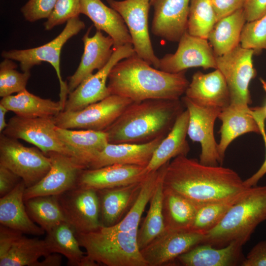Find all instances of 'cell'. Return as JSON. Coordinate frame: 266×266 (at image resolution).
I'll list each match as a JSON object with an SVG mask.
<instances>
[{
    "label": "cell",
    "mask_w": 266,
    "mask_h": 266,
    "mask_svg": "<svg viewBox=\"0 0 266 266\" xmlns=\"http://www.w3.org/2000/svg\"><path fill=\"white\" fill-rule=\"evenodd\" d=\"M243 8L247 22L258 19L266 13V0H246Z\"/></svg>",
    "instance_id": "49"
},
{
    "label": "cell",
    "mask_w": 266,
    "mask_h": 266,
    "mask_svg": "<svg viewBox=\"0 0 266 266\" xmlns=\"http://www.w3.org/2000/svg\"><path fill=\"white\" fill-rule=\"evenodd\" d=\"M143 180L128 185L97 191L101 227L114 226L125 217L134 202Z\"/></svg>",
    "instance_id": "25"
},
{
    "label": "cell",
    "mask_w": 266,
    "mask_h": 266,
    "mask_svg": "<svg viewBox=\"0 0 266 266\" xmlns=\"http://www.w3.org/2000/svg\"><path fill=\"white\" fill-rule=\"evenodd\" d=\"M186 70L171 73L156 68L135 53L121 60L112 68L107 87L110 95L133 102L147 100H180L190 82Z\"/></svg>",
    "instance_id": "2"
},
{
    "label": "cell",
    "mask_w": 266,
    "mask_h": 266,
    "mask_svg": "<svg viewBox=\"0 0 266 266\" xmlns=\"http://www.w3.org/2000/svg\"><path fill=\"white\" fill-rule=\"evenodd\" d=\"M242 246L235 243L221 248L207 243H200L177 257L184 266H241L245 258Z\"/></svg>",
    "instance_id": "27"
},
{
    "label": "cell",
    "mask_w": 266,
    "mask_h": 266,
    "mask_svg": "<svg viewBox=\"0 0 266 266\" xmlns=\"http://www.w3.org/2000/svg\"><path fill=\"white\" fill-rule=\"evenodd\" d=\"M132 102L128 98L111 95L81 110L62 111L54 117V121L63 129L104 131Z\"/></svg>",
    "instance_id": "8"
},
{
    "label": "cell",
    "mask_w": 266,
    "mask_h": 266,
    "mask_svg": "<svg viewBox=\"0 0 266 266\" xmlns=\"http://www.w3.org/2000/svg\"><path fill=\"white\" fill-rule=\"evenodd\" d=\"M66 222L75 233H86L101 227L96 190L77 187L58 196Z\"/></svg>",
    "instance_id": "13"
},
{
    "label": "cell",
    "mask_w": 266,
    "mask_h": 266,
    "mask_svg": "<svg viewBox=\"0 0 266 266\" xmlns=\"http://www.w3.org/2000/svg\"><path fill=\"white\" fill-rule=\"evenodd\" d=\"M15 61L4 59L0 64V96L1 98L26 89L30 71L20 72Z\"/></svg>",
    "instance_id": "40"
},
{
    "label": "cell",
    "mask_w": 266,
    "mask_h": 266,
    "mask_svg": "<svg viewBox=\"0 0 266 266\" xmlns=\"http://www.w3.org/2000/svg\"><path fill=\"white\" fill-rule=\"evenodd\" d=\"M218 118L222 121L217 148L222 165L226 151L234 139L249 133L260 134L261 131L249 106L230 104L222 109Z\"/></svg>",
    "instance_id": "23"
},
{
    "label": "cell",
    "mask_w": 266,
    "mask_h": 266,
    "mask_svg": "<svg viewBox=\"0 0 266 266\" xmlns=\"http://www.w3.org/2000/svg\"><path fill=\"white\" fill-rule=\"evenodd\" d=\"M26 188L22 180L12 191L0 198V225L23 233L42 235L45 231L31 219L26 209L24 200Z\"/></svg>",
    "instance_id": "26"
},
{
    "label": "cell",
    "mask_w": 266,
    "mask_h": 266,
    "mask_svg": "<svg viewBox=\"0 0 266 266\" xmlns=\"http://www.w3.org/2000/svg\"><path fill=\"white\" fill-rule=\"evenodd\" d=\"M194 67L217 69L216 56L207 39L192 35L187 31L178 41L175 52L160 59L159 69L176 73Z\"/></svg>",
    "instance_id": "16"
},
{
    "label": "cell",
    "mask_w": 266,
    "mask_h": 266,
    "mask_svg": "<svg viewBox=\"0 0 266 266\" xmlns=\"http://www.w3.org/2000/svg\"><path fill=\"white\" fill-rule=\"evenodd\" d=\"M57 0H29L21 8L25 19L34 22L47 19L51 14Z\"/></svg>",
    "instance_id": "43"
},
{
    "label": "cell",
    "mask_w": 266,
    "mask_h": 266,
    "mask_svg": "<svg viewBox=\"0 0 266 266\" xmlns=\"http://www.w3.org/2000/svg\"><path fill=\"white\" fill-rule=\"evenodd\" d=\"M203 234L192 231L165 230L140 250L148 266H164L201 243Z\"/></svg>",
    "instance_id": "17"
},
{
    "label": "cell",
    "mask_w": 266,
    "mask_h": 266,
    "mask_svg": "<svg viewBox=\"0 0 266 266\" xmlns=\"http://www.w3.org/2000/svg\"><path fill=\"white\" fill-rule=\"evenodd\" d=\"M46 155L50 158V169L37 183L25 189L24 201L38 196H58L77 187L80 174L86 169L73 157L56 152Z\"/></svg>",
    "instance_id": "15"
},
{
    "label": "cell",
    "mask_w": 266,
    "mask_h": 266,
    "mask_svg": "<svg viewBox=\"0 0 266 266\" xmlns=\"http://www.w3.org/2000/svg\"><path fill=\"white\" fill-rule=\"evenodd\" d=\"M191 0H156L151 24L152 33L170 42H178L187 31Z\"/></svg>",
    "instance_id": "18"
},
{
    "label": "cell",
    "mask_w": 266,
    "mask_h": 266,
    "mask_svg": "<svg viewBox=\"0 0 266 266\" xmlns=\"http://www.w3.org/2000/svg\"><path fill=\"white\" fill-rule=\"evenodd\" d=\"M246 22L242 8L216 22L207 40L216 56L226 54L240 44L242 31Z\"/></svg>",
    "instance_id": "30"
},
{
    "label": "cell",
    "mask_w": 266,
    "mask_h": 266,
    "mask_svg": "<svg viewBox=\"0 0 266 266\" xmlns=\"http://www.w3.org/2000/svg\"><path fill=\"white\" fill-rule=\"evenodd\" d=\"M134 53L133 46L131 44L114 49L111 58L104 67L96 73L88 76L73 91L68 93L63 111L80 110L111 95L107 81L112 68L121 60Z\"/></svg>",
    "instance_id": "14"
},
{
    "label": "cell",
    "mask_w": 266,
    "mask_h": 266,
    "mask_svg": "<svg viewBox=\"0 0 266 266\" xmlns=\"http://www.w3.org/2000/svg\"><path fill=\"white\" fill-rule=\"evenodd\" d=\"M253 50L240 44L230 52L216 56L217 69L223 75L231 97V104L249 106L252 103L249 91L251 81L256 75Z\"/></svg>",
    "instance_id": "9"
},
{
    "label": "cell",
    "mask_w": 266,
    "mask_h": 266,
    "mask_svg": "<svg viewBox=\"0 0 266 266\" xmlns=\"http://www.w3.org/2000/svg\"><path fill=\"white\" fill-rule=\"evenodd\" d=\"M138 230L107 232L100 228L75 235L92 262L107 266H148L138 245Z\"/></svg>",
    "instance_id": "5"
},
{
    "label": "cell",
    "mask_w": 266,
    "mask_h": 266,
    "mask_svg": "<svg viewBox=\"0 0 266 266\" xmlns=\"http://www.w3.org/2000/svg\"><path fill=\"white\" fill-rule=\"evenodd\" d=\"M57 135L86 168L93 158L108 143L104 131L67 129L56 127Z\"/></svg>",
    "instance_id": "28"
},
{
    "label": "cell",
    "mask_w": 266,
    "mask_h": 266,
    "mask_svg": "<svg viewBox=\"0 0 266 266\" xmlns=\"http://www.w3.org/2000/svg\"><path fill=\"white\" fill-rule=\"evenodd\" d=\"M261 82L263 85V87L264 90L266 91V82L263 79H261ZM264 113L266 116V102L264 106H262Z\"/></svg>",
    "instance_id": "52"
},
{
    "label": "cell",
    "mask_w": 266,
    "mask_h": 266,
    "mask_svg": "<svg viewBox=\"0 0 266 266\" xmlns=\"http://www.w3.org/2000/svg\"><path fill=\"white\" fill-rule=\"evenodd\" d=\"M243 195L229 200L210 202L200 205L190 231L203 234L210 231L220 223L230 208Z\"/></svg>",
    "instance_id": "39"
},
{
    "label": "cell",
    "mask_w": 266,
    "mask_h": 266,
    "mask_svg": "<svg viewBox=\"0 0 266 266\" xmlns=\"http://www.w3.org/2000/svg\"><path fill=\"white\" fill-rule=\"evenodd\" d=\"M80 0H57L54 8L44 24L45 30L49 31L57 26L79 17Z\"/></svg>",
    "instance_id": "42"
},
{
    "label": "cell",
    "mask_w": 266,
    "mask_h": 266,
    "mask_svg": "<svg viewBox=\"0 0 266 266\" xmlns=\"http://www.w3.org/2000/svg\"><path fill=\"white\" fill-rule=\"evenodd\" d=\"M0 104L16 115L27 118L54 117L63 110L60 101L41 98L26 89L15 95L2 98Z\"/></svg>",
    "instance_id": "31"
},
{
    "label": "cell",
    "mask_w": 266,
    "mask_h": 266,
    "mask_svg": "<svg viewBox=\"0 0 266 266\" xmlns=\"http://www.w3.org/2000/svg\"><path fill=\"white\" fill-rule=\"evenodd\" d=\"M85 27L79 17L66 22L62 32L54 39L41 46L27 49L3 51L1 56L20 63L22 71H30L32 67L42 62L49 63L54 68L60 86V101L64 109L68 94L67 83L62 79L60 69V55L64 45L72 36L77 34Z\"/></svg>",
    "instance_id": "6"
},
{
    "label": "cell",
    "mask_w": 266,
    "mask_h": 266,
    "mask_svg": "<svg viewBox=\"0 0 266 266\" xmlns=\"http://www.w3.org/2000/svg\"><path fill=\"white\" fill-rule=\"evenodd\" d=\"M240 44L244 48L253 50L254 54L266 50V13L258 19L246 22Z\"/></svg>",
    "instance_id": "41"
},
{
    "label": "cell",
    "mask_w": 266,
    "mask_h": 266,
    "mask_svg": "<svg viewBox=\"0 0 266 266\" xmlns=\"http://www.w3.org/2000/svg\"><path fill=\"white\" fill-rule=\"evenodd\" d=\"M54 117H11L0 133L33 144L45 154L58 152L74 158L72 152L63 143L56 131Z\"/></svg>",
    "instance_id": "11"
},
{
    "label": "cell",
    "mask_w": 266,
    "mask_h": 266,
    "mask_svg": "<svg viewBox=\"0 0 266 266\" xmlns=\"http://www.w3.org/2000/svg\"><path fill=\"white\" fill-rule=\"evenodd\" d=\"M22 180L10 169L0 166V197H2L12 191Z\"/></svg>",
    "instance_id": "47"
},
{
    "label": "cell",
    "mask_w": 266,
    "mask_h": 266,
    "mask_svg": "<svg viewBox=\"0 0 266 266\" xmlns=\"http://www.w3.org/2000/svg\"><path fill=\"white\" fill-rule=\"evenodd\" d=\"M166 164L157 170L147 174L143 180L141 188L134 202L125 217L114 226L101 227L102 230L118 232L138 229L142 214L154 193Z\"/></svg>",
    "instance_id": "34"
},
{
    "label": "cell",
    "mask_w": 266,
    "mask_h": 266,
    "mask_svg": "<svg viewBox=\"0 0 266 266\" xmlns=\"http://www.w3.org/2000/svg\"><path fill=\"white\" fill-rule=\"evenodd\" d=\"M184 107L181 100L133 102L104 132L109 143L149 142L166 136Z\"/></svg>",
    "instance_id": "3"
},
{
    "label": "cell",
    "mask_w": 266,
    "mask_h": 266,
    "mask_svg": "<svg viewBox=\"0 0 266 266\" xmlns=\"http://www.w3.org/2000/svg\"><path fill=\"white\" fill-rule=\"evenodd\" d=\"M250 109L251 113L256 120L260 129V134L262 136L266 148V158L259 169L250 177L244 180L245 186L248 187L257 186L259 180L266 174V131L265 128L266 116L262 106L250 107Z\"/></svg>",
    "instance_id": "44"
},
{
    "label": "cell",
    "mask_w": 266,
    "mask_h": 266,
    "mask_svg": "<svg viewBox=\"0 0 266 266\" xmlns=\"http://www.w3.org/2000/svg\"><path fill=\"white\" fill-rule=\"evenodd\" d=\"M241 266H266V239L259 241L253 247Z\"/></svg>",
    "instance_id": "45"
},
{
    "label": "cell",
    "mask_w": 266,
    "mask_h": 266,
    "mask_svg": "<svg viewBox=\"0 0 266 266\" xmlns=\"http://www.w3.org/2000/svg\"><path fill=\"white\" fill-rule=\"evenodd\" d=\"M217 21L211 0H191L187 32L206 38Z\"/></svg>",
    "instance_id": "38"
},
{
    "label": "cell",
    "mask_w": 266,
    "mask_h": 266,
    "mask_svg": "<svg viewBox=\"0 0 266 266\" xmlns=\"http://www.w3.org/2000/svg\"><path fill=\"white\" fill-rule=\"evenodd\" d=\"M165 137L142 144L108 143L91 161L87 168L95 169L113 164L146 167L154 152Z\"/></svg>",
    "instance_id": "21"
},
{
    "label": "cell",
    "mask_w": 266,
    "mask_h": 266,
    "mask_svg": "<svg viewBox=\"0 0 266 266\" xmlns=\"http://www.w3.org/2000/svg\"><path fill=\"white\" fill-rule=\"evenodd\" d=\"M8 111L3 105L0 104V133H1L5 129L7 123L5 121V115Z\"/></svg>",
    "instance_id": "51"
},
{
    "label": "cell",
    "mask_w": 266,
    "mask_h": 266,
    "mask_svg": "<svg viewBox=\"0 0 266 266\" xmlns=\"http://www.w3.org/2000/svg\"><path fill=\"white\" fill-rule=\"evenodd\" d=\"M46 233L44 240L50 253L64 255L69 266H87L86 255L81 249L75 231L68 223L63 222Z\"/></svg>",
    "instance_id": "33"
},
{
    "label": "cell",
    "mask_w": 266,
    "mask_h": 266,
    "mask_svg": "<svg viewBox=\"0 0 266 266\" xmlns=\"http://www.w3.org/2000/svg\"><path fill=\"white\" fill-rule=\"evenodd\" d=\"M162 181L164 188L199 206L240 197L250 188L233 169L203 165L187 156H177L166 164Z\"/></svg>",
    "instance_id": "1"
},
{
    "label": "cell",
    "mask_w": 266,
    "mask_h": 266,
    "mask_svg": "<svg viewBox=\"0 0 266 266\" xmlns=\"http://www.w3.org/2000/svg\"><path fill=\"white\" fill-rule=\"evenodd\" d=\"M0 166L20 176L28 188L46 175L51 164L50 157L37 147L25 146L18 139L0 133Z\"/></svg>",
    "instance_id": "7"
},
{
    "label": "cell",
    "mask_w": 266,
    "mask_h": 266,
    "mask_svg": "<svg viewBox=\"0 0 266 266\" xmlns=\"http://www.w3.org/2000/svg\"><path fill=\"white\" fill-rule=\"evenodd\" d=\"M62 258L60 254L53 253L44 257L42 261H38L35 266H59L62 264Z\"/></svg>",
    "instance_id": "50"
},
{
    "label": "cell",
    "mask_w": 266,
    "mask_h": 266,
    "mask_svg": "<svg viewBox=\"0 0 266 266\" xmlns=\"http://www.w3.org/2000/svg\"><path fill=\"white\" fill-rule=\"evenodd\" d=\"M145 167L132 165L113 164L102 167L83 169L77 186L96 191L139 182L147 174Z\"/></svg>",
    "instance_id": "20"
},
{
    "label": "cell",
    "mask_w": 266,
    "mask_h": 266,
    "mask_svg": "<svg viewBox=\"0 0 266 266\" xmlns=\"http://www.w3.org/2000/svg\"><path fill=\"white\" fill-rule=\"evenodd\" d=\"M199 205L163 187L162 210L165 230L190 231Z\"/></svg>",
    "instance_id": "32"
},
{
    "label": "cell",
    "mask_w": 266,
    "mask_h": 266,
    "mask_svg": "<svg viewBox=\"0 0 266 266\" xmlns=\"http://www.w3.org/2000/svg\"><path fill=\"white\" fill-rule=\"evenodd\" d=\"M150 0V4H151V5H153V4H154V3L155 2V1L156 0Z\"/></svg>",
    "instance_id": "53"
},
{
    "label": "cell",
    "mask_w": 266,
    "mask_h": 266,
    "mask_svg": "<svg viewBox=\"0 0 266 266\" xmlns=\"http://www.w3.org/2000/svg\"><path fill=\"white\" fill-rule=\"evenodd\" d=\"M181 100L189 112L187 135L201 146L200 162L208 166L222 165L214 134V123L222 109L198 104L186 96Z\"/></svg>",
    "instance_id": "12"
},
{
    "label": "cell",
    "mask_w": 266,
    "mask_h": 266,
    "mask_svg": "<svg viewBox=\"0 0 266 266\" xmlns=\"http://www.w3.org/2000/svg\"><path fill=\"white\" fill-rule=\"evenodd\" d=\"M163 175V173L149 201V208L145 218L138 230L137 242L140 250L165 230L162 210Z\"/></svg>",
    "instance_id": "37"
},
{
    "label": "cell",
    "mask_w": 266,
    "mask_h": 266,
    "mask_svg": "<svg viewBox=\"0 0 266 266\" xmlns=\"http://www.w3.org/2000/svg\"><path fill=\"white\" fill-rule=\"evenodd\" d=\"M23 234L19 231L0 225V258L6 255L14 242Z\"/></svg>",
    "instance_id": "48"
},
{
    "label": "cell",
    "mask_w": 266,
    "mask_h": 266,
    "mask_svg": "<svg viewBox=\"0 0 266 266\" xmlns=\"http://www.w3.org/2000/svg\"><path fill=\"white\" fill-rule=\"evenodd\" d=\"M90 30L91 28L82 38L84 51L80 64L75 72L68 77V93L92 74L94 70L104 67L114 51V41L110 36H104L99 30H97L93 36H90Z\"/></svg>",
    "instance_id": "19"
},
{
    "label": "cell",
    "mask_w": 266,
    "mask_h": 266,
    "mask_svg": "<svg viewBox=\"0 0 266 266\" xmlns=\"http://www.w3.org/2000/svg\"><path fill=\"white\" fill-rule=\"evenodd\" d=\"M80 13L91 19L97 30L105 32L112 38L113 49L132 44V37L122 16L101 0H80Z\"/></svg>",
    "instance_id": "24"
},
{
    "label": "cell",
    "mask_w": 266,
    "mask_h": 266,
    "mask_svg": "<svg viewBox=\"0 0 266 266\" xmlns=\"http://www.w3.org/2000/svg\"><path fill=\"white\" fill-rule=\"evenodd\" d=\"M266 220V185L250 187L220 223L203 234L201 243L221 248L232 243L243 246Z\"/></svg>",
    "instance_id": "4"
},
{
    "label": "cell",
    "mask_w": 266,
    "mask_h": 266,
    "mask_svg": "<svg viewBox=\"0 0 266 266\" xmlns=\"http://www.w3.org/2000/svg\"><path fill=\"white\" fill-rule=\"evenodd\" d=\"M49 254L44 239L22 235L0 258V266H35L40 258Z\"/></svg>",
    "instance_id": "35"
},
{
    "label": "cell",
    "mask_w": 266,
    "mask_h": 266,
    "mask_svg": "<svg viewBox=\"0 0 266 266\" xmlns=\"http://www.w3.org/2000/svg\"><path fill=\"white\" fill-rule=\"evenodd\" d=\"M217 21L242 8L246 0H211Z\"/></svg>",
    "instance_id": "46"
},
{
    "label": "cell",
    "mask_w": 266,
    "mask_h": 266,
    "mask_svg": "<svg viewBox=\"0 0 266 266\" xmlns=\"http://www.w3.org/2000/svg\"><path fill=\"white\" fill-rule=\"evenodd\" d=\"M31 219L46 233L66 219L58 196H42L24 201Z\"/></svg>",
    "instance_id": "36"
},
{
    "label": "cell",
    "mask_w": 266,
    "mask_h": 266,
    "mask_svg": "<svg viewBox=\"0 0 266 266\" xmlns=\"http://www.w3.org/2000/svg\"><path fill=\"white\" fill-rule=\"evenodd\" d=\"M123 19L131 35L135 53L159 69L160 59L155 54L148 28L150 0H106Z\"/></svg>",
    "instance_id": "10"
},
{
    "label": "cell",
    "mask_w": 266,
    "mask_h": 266,
    "mask_svg": "<svg viewBox=\"0 0 266 266\" xmlns=\"http://www.w3.org/2000/svg\"><path fill=\"white\" fill-rule=\"evenodd\" d=\"M185 94V96L200 105L222 109L231 104L227 82L218 69L206 74L200 71L195 72Z\"/></svg>",
    "instance_id": "22"
},
{
    "label": "cell",
    "mask_w": 266,
    "mask_h": 266,
    "mask_svg": "<svg viewBox=\"0 0 266 266\" xmlns=\"http://www.w3.org/2000/svg\"><path fill=\"white\" fill-rule=\"evenodd\" d=\"M188 123L189 112L185 109L155 150L150 161L145 168L147 174L157 170L172 158L187 156L190 151L186 140Z\"/></svg>",
    "instance_id": "29"
}]
</instances>
